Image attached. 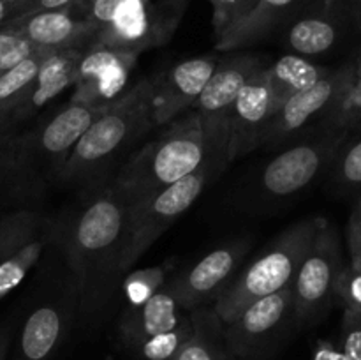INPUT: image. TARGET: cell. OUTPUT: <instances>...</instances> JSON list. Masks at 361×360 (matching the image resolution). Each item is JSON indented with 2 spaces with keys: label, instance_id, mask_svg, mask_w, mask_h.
Segmentation results:
<instances>
[{
  "label": "cell",
  "instance_id": "b9f144b4",
  "mask_svg": "<svg viewBox=\"0 0 361 360\" xmlns=\"http://www.w3.org/2000/svg\"><path fill=\"white\" fill-rule=\"evenodd\" d=\"M353 66V76H355V80L361 83V52L356 55V59L351 62Z\"/></svg>",
  "mask_w": 361,
  "mask_h": 360
},
{
  "label": "cell",
  "instance_id": "5b68a950",
  "mask_svg": "<svg viewBox=\"0 0 361 360\" xmlns=\"http://www.w3.org/2000/svg\"><path fill=\"white\" fill-rule=\"evenodd\" d=\"M324 221V217L314 215L289 226L252 263L236 272L233 281L212 304L222 323H228L256 300L291 284Z\"/></svg>",
  "mask_w": 361,
  "mask_h": 360
},
{
  "label": "cell",
  "instance_id": "ac0fdd59",
  "mask_svg": "<svg viewBox=\"0 0 361 360\" xmlns=\"http://www.w3.org/2000/svg\"><path fill=\"white\" fill-rule=\"evenodd\" d=\"M87 48H62L51 49L41 64L34 83L28 88L23 101L7 119V129H18L32 116L37 115L46 104L59 97L69 87H74L81 56Z\"/></svg>",
  "mask_w": 361,
  "mask_h": 360
},
{
  "label": "cell",
  "instance_id": "2e32d148",
  "mask_svg": "<svg viewBox=\"0 0 361 360\" xmlns=\"http://www.w3.org/2000/svg\"><path fill=\"white\" fill-rule=\"evenodd\" d=\"M76 314L71 286L63 296L35 307L18 334L13 353L9 352L11 360H51L69 335Z\"/></svg>",
  "mask_w": 361,
  "mask_h": 360
},
{
  "label": "cell",
  "instance_id": "8fae6325",
  "mask_svg": "<svg viewBox=\"0 0 361 360\" xmlns=\"http://www.w3.org/2000/svg\"><path fill=\"white\" fill-rule=\"evenodd\" d=\"M187 0H130L108 25L99 28L92 44L130 53L162 46L171 39L182 20Z\"/></svg>",
  "mask_w": 361,
  "mask_h": 360
},
{
  "label": "cell",
  "instance_id": "74e56055",
  "mask_svg": "<svg viewBox=\"0 0 361 360\" xmlns=\"http://www.w3.org/2000/svg\"><path fill=\"white\" fill-rule=\"evenodd\" d=\"M312 360H345L342 355L338 344H335L330 339H319L314 349V359Z\"/></svg>",
  "mask_w": 361,
  "mask_h": 360
},
{
  "label": "cell",
  "instance_id": "44dd1931",
  "mask_svg": "<svg viewBox=\"0 0 361 360\" xmlns=\"http://www.w3.org/2000/svg\"><path fill=\"white\" fill-rule=\"evenodd\" d=\"M305 2L307 0H257L250 16L235 30L219 39L217 49L233 52L263 41L271 32L288 23Z\"/></svg>",
  "mask_w": 361,
  "mask_h": 360
},
{
  "label": "cell",
  "instance_id": "9a60e30c",
  "mask_svg": "<svg viewBox=\"0 0 361 360\" xmlns=\"http://www.w3.org/2000/svg\"><path fill=\"white\" fill-rule=\"evenodd\" d=\"M4 28L23 35L35 48L44 49L88 48L97 34L81 2L60 9L20 14Z\"/></svg>",
  "mask_w": 361,
  "mask_h": 360
},
{
  "label": "cell",
  "instance_id": "83f0119b",
  "mask_svg": "<svg viewBox=\"0 0 361 360\" xmlns=\"http://www.w3.org/2000/svg\"><path fill=\"white\" fill-rule=\"evenodd\" d=\"M46 242H48V233L42 228L37 235L32 236L27 244H23L16 253L7 256L0 263V299H4L7 293L13 292L23 281L25 275L30 272V268L41 258Z\"/></svg>",
  "mask_w": 361,
  "mask_h": 360
},
{
  "label": "cell",
  "instance_id": "277c9868",
  "mask_svg": "<svg viewBox=\"0 0 361 360\" xmlns=\"http://www.w3.org/2000/svg\"><path fill=\"white\" fill-rule=\"evenodd\" d=\"M203 162V129L200 113L192 108L130 154L109 186L130 207L190 175Z\"/></svg>",
  "mask_w": 361,
  "mask_h": 360
},
{
  "label": "cell",
  "instance_id": "484cf974",
  "mask_svg": "<svg viewBox=\"0 0 361 360\" xmlns=\"http://www.w3.org/2000/svg\"><path fill=\"white\" fill-rule=\"evenodd\" d=\"M328 172L331 186L338 193L361 191V129L353 131L344 138Z\"/></svg>",
  "mask_w": 361,
  "mask_h": 360
},
{
  "label": "cell",
  "instance_id": "52a82bcc",
  "mask_svg": "<svg viewBox=\"0 0 361 360\" xmlns=\"http://www.w3.org/2000/svg\"><path fill=\"white\" fill-rule=\"evenodd\" d=\"M348 131L316 124L307 136L293 141L264 164L257 179V196L263 201L291 198L328 172Z\"/></svg>",
  "mask_w": 361,
  "mask_h": 360
},
{
  "label": "cell",
  "instance_id": "ffe728a7",
  "mask_svg": "<svg viewBox=\"0 0 361 360\" xmlns=\"http://www.w3.org/2000/svg\"><path fill=\"white\" fill-rule=\"evenodd\" d=\"M190 311H183L173 296L169 281L152 299L133 309H123L118 321V335L127 349L148 337L178 327L189 318Z\"/></svg>",
  "mask_w": 361,
  "mask_h": 360
},
{
  "label": "cell",
  "instance_id": "ab89813d",
  "mask_svg": "<svg viewBox=\"0 0 361 360\" xmlns=\"http://www.w3.org/2000/svg\"><path fill=\"white\" fill-rule=\"evenodd\" d=\"M21 2L16 0H0V28L6 27L13 18L20 16Z\"/></svg>",
  "mask_w": 361,
  "mask_h": 360
},
{
  "label": "cell",
  "instance_id": "f6af8a7d",
  "mask_svg": "<svg viewBox=\"0 0 361 360\" xmlns=\"http://www.w3.org/2000/svg\"><path fill=\"white\" fill-rule=\"evenodd\" d=\"M16 2H23V0H16Z\"/></svg>",
  "mask_w": 361,
  "mask_h": 360
},
{
  "label": "cell",
  "instance_id": "4fadbf2b",
  "mask_svg": "<svg viewBox=\"0 0 361 360\" xmlns=\"http://www.w3.org/2000/svg\"><path fill=\"white\" fill-rule=\"evenodd\" d=\"M247 253V240L226 244L201 258L185 272L169 279V288L178 306L183 311H194L207 304H214L240 270Z\"/></svg>",
  "mask_w": 361,
  "mask_h": 360
},
{
  "label": "cell",
  "instance_id": "6da1fadb",
  "mask_svg": "<svg viewBox=\"0 0 361 360\" xmlns=\"http://www.w3.org/2000/svg\"><path fill=\"white\" fill-rule=\"evenodd\" d=\"M127 240L129 205L108 184L88 201L63 236L78 314L94 320L111 300L126 272Z\"/></svg>",
  "mask_w": 361,
  "mask_h": 360
},
{
  "label": "cell",
  "instance_id": "4316f807",
  "mask_svg": "<svg viewBox=\"0 0 361 360\" xmlns=\"http://www.w3.org/2000/svg\"><path fill=\"white\" fill-rule=\"evenodd\" d=\"M46 226L39 210L20 208L0 215V263Z\"/></svg>",
  "mask_w": 361,
  "mask_h": 360
},
{
  "label": "cell",
  "instance_id": "3957f363",
  "mask_svg": "<svg viewBox=\"0 0 361 360\" xmlns=\"http://www.w3.org/2000/svg\"><path fill=\"white\" fill-rule=\"evenodd\" d=\"M155 126L154 88L143 78L109 102L78 140L60 180L74 186H94L109 166Z\"/></svg>",
  "mask_w": 361,
  "mask_h": 360
},
{
  "label": "cell",
  "instance_id": "4dcf8cb0",
  "mask_svg": "<svg viewBox=\"0 0 361 360\" xmlns=\"http://www.w3.org/2000/svg\"><path fill=\"white\" fill-rule=\"evenodd\" d=\"M214 9L215 39H222L243 23L256 7L257 0H208Z\"/></svg>",
  "mask_w": 361,
  "mask_h": 360
},
{
  "label": "cell",
  "instance_id": "e575fe53",
  "mask_svg": "<svg viewBox=\"0 0 361 360\" xmlns=\"http://www.w3.org/2000/svg\"><path fill=\"white\" fill-rule=\"evenodd\" d=\"M345 242H348L349 265L353 268H361V191L349 215Z\"/></svg>",
  "mask_w": 361,
  "mask_h": 360
},
{
  "label": "cell",
  "instance_id": "7c38bea8",
  "mask_svg": "<svg viewBox=\"0 0 361 360\" xmlns=\"http://www.w3.org/2000/svg\"><path fill=\"white\" fill-rule=\"evenodd\" d=\"M353 80V66L331 69L323 80L309 87L307 90L293 95L281 109L274 113L261 131L257 148L275 147L289 140L300 131H309L310 124H319L328 115L337 99L344 94Z\"/></svg>",
  "mask_w": 361,
  "mask_h": 360
},
{
  "label": "cell",
  "instance_id": "8d00e7d4",
  "mask_svg": "<svg viewBox=\"0 0 361 360\" xmlns=\"http://www.w3.org/2000/svg\"><path fill=\"white\" fill-rule=\"evenodd\" d=\"M85 2V0H23L21 2V13H35V11H49L60 9V7L76 6V4Z\"/></svg>",
  "mask_w": 361,
  "mask_h": 360
},
{
  "label": "cell",
  "instance_id": "8992f818",
  "mask_svg": "<svg viewBox=\"0 0 361 360\" xmlns=\"http://www.w3.org/2000/svg\"><path fill=\"white\" fill-rule=\"evenodd\" d=\"M264 62L254 55H231L217 64L210 80L204 85L196 109L201 119L204 141V162L212 180L221 175L229 166V126H231L233 108L236 95L242 90L250 76L256 73Z\"/></svg>",
  "mask_w": 361,
  "mask_h": 360
},
{
  "label": "cell",
  "instance_id": "60d3db41",
  "mask_svg": "<svg viewBox=\"0 0 361 360\" xmlns=\"http://www.w3.org/2000/svg\"><path fill=\"white\" fill-rule=\"evenodd\" d=\"M11 344H13V330L9 327L0 328V360L9 359Z\"/></svg>",
  "mask_w": 361,
  "mask_h": 360
},
{
  "label": "cell",
  "instance_id": "7a4b0ae2",
  "mask_svg": "<svg viewBox=\"0 0 361 360\" xmlns=\"http://www.w3.org/2000/svg\"><path fill=\"white\" fill-rule=\"evenodd\" d=\"M104 109L106 106L69 102L46 122L23 133L14 129L7 148L4 189L13 196L30 198L37 196L49 180H60L74 145Z\"/></svg>",
  "mask_w": 361,
  "mask_h": 360
},
{
  "label": "cell",
  "instance_id": "e0dca14e",
  "mask_svg": "<svg viewBox=\"0 0 361 360\" xmlns=\"http://www.w3.org/2000/svg\"><path fill=\"white\" fill-rule=\"evenodd\" d=\"M217 67L214 56L183 60L161 71L152 80L155 126H166L196 106L204 85Z\"/></svg>",
  "mask_w": 361,
  "mask_h": 360
},
{
  "label": "cell",
  "instance_id": "7402d4cb",
  "mask_svg": "<svg viewBox=\"0 0 361 360\" xmlns=\"http://www.w3.org/2000/svg\"><path fill=\"white\" fill-rule=\"evenodd\" d=\"M342 39V20L335 9L307 13L291 21L286 30V42L295 55L319 56L330 53Z\"/></svg>",
  "mask_w": 361,
  "mask_h": 360
},
{
  "label": "cell",
  "instance_id": "9c48e42d",
  "mask_svg": "<svg viewBox=\"0 0 361 360\" xmlns=\"http://www.w3.org/2000/svg\"><path fill=\"white\" fill-rule=\"evenodd\" d=\"M212 180L210 172L201 164L196 172L183 176L178 182L157 191L152 196L129 207V240H127L123 268L129 270L141 256L150 249L152 244L185 214L190 205L201 196Z\"/></svg>",
  "mask_w": 361,
  "mask_h": 360
},
{
  "label": "cell",
  "instance_id": "ee69618b",
  "mask_svg": "<svg viewBox=\"0 0 361 360\" xmlns=\"http://www.w3.org/2000/svg\"><path fill=\"white\" fill-rule=\"evenodd\" d=\"M321 4H323L324 11H331V9H335V4H337V0H321Z\"/></svg>",
  "mask_w": 361,
  "mask_h": 360
},
{
  "label": "cell",
  "instance_id": "1f68e13d",
  "mask_svg": "<svg viewBox=\"0 0 361 360\" xmlns=\"http://www.w3.org/2000/svg\"><path fill=\"white\" fill-rule=\"evenodd\" d=\"M34 49L35 46L23 35L9 28H0V76L27 59Z\"/></svg>",
  "mask_w": 361,
  "mask_h": 360
},
{
  "label": "cell",
  "instance_id": "d6986e66",
  "mask_svg": "<svg viewBox=\"0 0 361 360\" xmlns=\"http://www.w3.org/2000/svg\"><path fill=\"white\" fill-rule=\"evenodd\" d=\"M268 66L259 67L247 80L236 95L229 126L228 161L231 164L249 152L257 150L261 131L270 119V92H268Z\"/></svg>",
  "mask_w": 361,
  "mask_h": 360
},
{
  "label": "cell",
  "instance_id": "5bb4252c",
  "mask_svg": "<svg viewBox=\"0 0 361 360\" xmlns=\"http://www.w3.org/2000/svg\"><path fill=\"white\" fill-rule=\"evenodd\" d=\"M136 53L109 46L90 44L78 67L74 94L69 102L108 106L129 90L130 73L137 64Z\"/></svg>",
  "mask_w": 361,
  "mask_h": 360
},
{
  "label": "cell",
  "instance_id": "f1b7e54d",
  "mask_svg": "<svg viewBox=\"0 0 361 360\" xmlns=\"http://www.w3.org/2000/svg\"><path fill=\"white\" fill-rule=\"evenodd\" d=\"M173 270H175L173 261H164L161 265L141 268L127 275L122 282L126 309H133L152 299L171 279Z\"/></svg>",
  "mask_w": 361,
  "mask_h": 360
},
{
  "label": "cell",
  "instance_id": "cb8c5ba5",
  "mask_svg": "<svg viewBox=\"0 0 361 360\" xmlns=\"http://www.w3.org/2000/svg\"><path fill=\"white\" fill-rule=\"evenodd\" d=\"M192 332L173 360H233L224 337V323L212 304L190 311Z\"/></svg>",
  "mask_w": 361,
  "mask_h": 360
},
{
  "label": "cell",
  "instance_id": "30bf717a",
  "mask_svg": "<svg viewBox=\"0 0 361 360\" xmlns=\"http://www.w3.org/2000/svg\"><path fill=\"white\" fill-rule=\"evenodd\" d=\"M295 325L291 284L256 300L224 323V337L233 360H261Z\"/></svg>",
  "mask_w": 361,
  "mask_h": 360
},
{
  "label": "cell",
  "instance_id": "836d02e7",
  "mask_svg": "<svg viewBox=\"0 0 361 360\" xmlns=\"http://www.w3.org/2000/svg\"><path fill=\"white\" fill-rule=\"evenodd\" d=\"M338 348L345 360H361V311L344 309Z\"/></svg>",
  "mask_w": 361,
  "mask_h": 360
},
{
  "label": "cell",
  "instance_id": "ba28073f",
  "mask_svg": "<svg viewBox=\"0 0 361 360\" xmlns=\"http://www.w3.org/2000/svg\"><path fill=\"white\" fill-rule=\"evenodd\" d=\"M344 265L341 236L326 219L291 282L296 327H309L326 314L335 302V282Z\"/></svg>",
  "mask_w": 361,
  "mask_h": 360
},
{
  "label": "cell",
  "instance_id": "603a6c76",
  "mask_svg": "<svg viewBox=\"0 0 361 360\" xmlns=\"http://www.w3.org/2000/svg\"><path fill=\"white\" fill-rule=\"evenodd\" d=\"M331 69L310 62L300 55H284L268 66V92H270V116L282 108L293 95L307 90L323 80Z\"/></svg>",
  "mask_w": 361,
  "mask_h": 360
},
{
  "label": "cell",
  "instance_id": "7bdbcfd3",
  "mask_svg": "<svg viewBox=\"0 0 361 360\" xmlns=\"http://www.w3.org/2000/svg\"><path fill=\"white\" fill-rule=\"evenodd\" d=\"M353 18H355V23L361 32V0H355L353 4Z\"/></svg>",
  "mask_w": 361,
  "mask_h": 360
},
{
  "label": "cell",
  "instance_id": "d6a6232c",
  "mask_svg": "<svg viewBox=\"0 0 361 360\" xmlns=\"http://www.w3.org/2000/svg\"><path fill=\"white\" fill-rule=\"evenodd\" d=\"M335 302L344 309L361 311V268L344 265L335 282Z\"/></svg>",
  "mask_w": 361,
  "mask_h": 360
},
{
  "label": "cell",
  "instance_id": "d4e9b609",
  "mask_svg": "<svg viewBox=\"0 0 361 360\" xmlns=\"http://www.w3.org/2000/svg\"><path fill=\"white\" fill-rule=\"evenodd\" d=\"M51 49L35 48L25 60L0 76V127H6L11 113L18 108L34 83L41 64ZM7 129V127H6Z\"/></svg>",
  "mask_w": 361,
  "mask_h": 360
},
{
  "label": "cell",
  "instance_id": "d590c367",
  "mask_svg": "<svg viewBox=\"0 0 361 360\" xmlns=\"http://www.w3.org/2000/svg\"><path fill=\"white\" fill-rule=\"evenodd\" d=\"M130 0H85L81 2L88 20L95 25V28H102L115 18V14Z\"/></svg>",
  "mask_w": 361,
  "mask_h": 360
},
{
  "label": "cell",
  "instance_id": "f546056e",
  "mask_svg": "<svg viewBox=\"0 0 361 360\" xmlns=\"http://www.w3.org/2000/svg\"><path fill=\"white\" fill-rule=\"evenodd\" d=\"M190 332H192V320H190L189 314V318L178 327L145 339V341L129 348V352L140 360H173L178 349L183 346V342L189 339Z\"/></svg>",
  "mask_w": 361,
  "mask_h": 360
},
{
  "label": "cell",
  "instance_id": "f35d334b",
  "mask_svg": "<svg viewBox=\"0 0 361 360\" xmlns=\"http://www.w3.org/2000/svg\"><path fill=\"white\" fill-rule=\"evenodd\" d=\"M14 129L0 127V189L6 187L7 180V148H9V138Z\"/></svg>",
  "mask_w": 361,
  "mask_h": 360
}]
</instances>
